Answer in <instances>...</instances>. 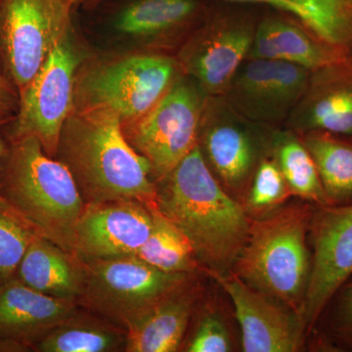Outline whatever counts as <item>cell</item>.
<instances>
[{
  "instance_id": "cell-8",
  "label": "cell",
  "mask_w": 352,
  "mask_h": 352,
  "mask_svg": "<svg viewBox=\"0 0 352 352\" xmlns=\"http://www.w3.org/2000/svg\"><path fill=\"white\" fill-rule=\"evenodd\" d=\"M258 19L243 6L208 8L173 55L183 75L208 96H222L249 56Z\"/></svg>"
},
{
  "instance_id": "cell-27",
  "label": "cell",
  "mask_w": 352,
  "mask_h": 352,
  "mask_svg": "<svg viewBox=\"0 0 352 352\" xmlns=\"http://www.w3.org/2000/svg\"><path fill=\"white\" fill-rule=\"evenodd\" d=\"M36 235L32 227L0 199V289L15 279L25 252Z\"/></svg>"
},
{
  "instance_id": "cell-2",
  "label": "cell",
  "mask_w": 352,
  "mask_h": 352,
  "mask_svg": "<svg viewBox=\"0 0 352 352\" xmlns=\"http://www.w3.org/2000/svg\"><path fill=\"white\" fill-rule=\"evenodd\" d=\"M56 159L71 173L85 205L134 200L157 208L151 166L129 144L113 113L74 109L60 134Z\"/></svg>"
},
{
  "instance_id": "cell-4",
  "label": "cell",
  "mask_w": 352,
  "mask_h": 352,
  "mask_svg": "<svg viewBox=\"0 0 352 352\" xmlns=\"http://www.w3.org/2000/svg\"><path fill=\"white\" fill-rule=\"evenodd\" d=\"M314 208L307 203L277 208L252 219L247 243L232 270L245 284L298 314L311 268L307 235Z\"/></svg>"
},
{
  "instance_id": "cell-20",
  "label": "cell",
  "mask_w": 352,
  "mask_h": 352,
  "mask_svg": "<svg viewBox=\"0 0 352 352\" xmlns=\"http://www.w3.org/2000/svg\"><path fill=\"white\" fill-rule=\"evenodd\" d=\"M198 296L189 279L153 305L126 328V351H178Z\"/></svg>"
},
{
  "instance_id": "cell-29",
  "label": "cell",
  "mask_w": 352,
  "mask_h": 352,
  "mask_svg": "<svg viewBox=\"0 0 352 352\" xmlns=\"http://www.w3.org/2000/svg\"><path fill=\"white\" fill-rule=\"evenodd\" d=\"M324 320L322 349L352 351V277L331 298L318 321Z\"/></svg>"
},
{
  "instance_id": "cell-21",
  "label": "cell",
  "mask_w": 352,
  "mask_h": 352,
  "mask_svg": "<svg viewBox=\"0 0 352 352\" xmlns=\"http://www.w3.org/2000/svg\"><path fill=\"white\" fill-rule=\"evenodd\" d=\"M87 277V264L39 235L28 247L16 274L25 286L72 302L82 298Z\"/></svg>"
},
{
  "instance_id": "cell-11",
  "label": "cell",
  "mask_w": 352,
  "mask_h": 352,
  "mask_svg": "<svg viewBox=\"0 0 352 352\" xmlns=\"http://www.w3.org/2000/svg\"><path fill=\"white\" fill-rule=\"evenodd\" d=\"M85 264L87 277L82 300L124 330L191 275L164 272L135 256Z\"/></svg>"
},
{
  "instance_id": "cell-28",
  "label": "cell",
  "mask_w": 352,
  "mask_h": 352,
  "mask_svg": "<svg viewBox=\"0 0 352 352\" xmlns=\"http://www.w3.org/2000/svg\"><path fill=\"white\" fill-rule=\"evenodd\" d=\"M291 190L272 157H264L254 173L244 207L248 214L261 217L283 205Z\"/></svg>"
},
{
  "instance_id": "cell-33",
  "label": "cell",
  "mask_w": 352,
  "mask_h": 352,
  "mask_svg": "<svg viewBox=\"0 0 352 352\" xmlns=\"http://www.w3.org/2000/svg\"><path fill=\"white\" fill-rule=\"evenodd\" d=\"M7 149H8V145L6 144V140H4L3 136H2L1 132H0V177H1L2 164H3ZM0 199L2 200L1 196H0Z\"/></svg>"
},
{
  "instance_id": "cell-16",
  "label": "cell",
  "mask_w": 352,
  "mask_h": 352,
  "mask_svg": "<svg viewBox=\"0 0 352 352\" xmlns=\"http://www.w3.org/2000/svg\"><path fill=\"white\" fill-rule=\"evenodd\" d=\"M284 126L298 134L352 135V53L310 72L305 94Z\"/></svg>"
},
{
  "instance_id": "cell-13",
  "label": "cell",
  "mask_w": 352,
  "mask_h": 352,
  "mask_svg": "<svg viewBox=\"0 0 352 352\" xmlns=\"http://www.w3.org/2000/svg\"><path fill=\"white\" fill-rule=\"evenodd\" d=\"M310 72L287 62L249 58L222 96L248 120L282 127L305 94Z\"/></svg>"
},
{
  "instance_id": "cell-26",
  "label": "cell",
  "mask_w": 352,
  "mask_h": 352,
  "mask_svg": "<svg viewBox=\"0 0 352 352\" xmlns=\"http://www.w3.org/2000/svg\"><path fill=\"white\" fill-rule=\"evenodd\" d=\"M152 212L151 233L134 256L164 272L192 274L199 263L186 236L157 208Z\"/></svg>"
},
{
  "instance_id": "cell-15",
  "label": "cell",
  "mask_w": 352,
  "mask_h": 352,
  "mask_svg": "<svg viewBox=\"0 0 352 352\" xmlns=\"http://www.w3.org/2000/svg\"><path fill=\"white\" fill-rule=\"evenodd\" d=\"M152 210L134 200L85 205L76 228L74 254L85 263L134 256L151 233Z\"/></svg>"
},
{
  "instance_id": "cell-34",
  "label": "cell",
  "mask_w": 352,
  "mask_h": 352,
  "mask_svg": "<svg viewBox=\"0 0 352 352\" xmlns=\"http://www.w3.org/2000/svg\"><path fill=\"white\" fill-rule=\"evenodd\" d=\"M87 1V0H68L69 4H71L72 7L78 6V4L82 3V2Z\"/></svg>"
},
{
  "instance_id": "cell-24",
  "label": "cell",
  "mask_w": 352,
  "mask_h": 352,
  "mask_svg": "<svg viewBox=\"0 0 352 352\" xmlns=\"http://www.w3.org/2000/svg\"><path fill=\"white\" fill-rule=\"evenodd\" d=\"M271 157L288 183L292 195L315 206L330 205L314 159L300 134L285 126L276 127L273 132Z\"/></svg>"
},
{
  "instance_id": "cell-6",
  "label": "cell",
  "mask_w": 352,
  "mask_h": 352,
  "mask_svg": "<svg viewBox=\"0 0 352 352\" xmlns=\"http://www.w3.org/2000/svg\"><path fill=\"white\" fill-rule=\"evenodd\" d=\"M208 97L196 80L182 74L152 110L122 124L129 144L149 162L156 184L198 144Z\"/></svg>"
},
{
  "instance_id": "cell-9",
  "label": "cell",
  "mask_w": 352,
  "mask_h": 352,
  "mask_svg": "<svg viewBox=\"0 0 352 352\" xmlns=\"http://www.w3.org/2000/svg\"><path fill=\"white\" fill-rule=\"evenodd\" d=\"M68 0H0V56L20 94L71 32Z\"/></svg>"
},
{
  "instance_id": "cell-31",
  "label": "cell",
  "mask_w": 352,
  "mask_h": 352,
  "mask_svg": "<svg viewBox=\"0 0 352 352\" xmlns=\"http://www.w3.org/2000/svg\"><path fill=\"white\" fill-rule=\"evenodd\" d=\"M9 78L0 71V124L12 117L19 107V96Z\"/></svg>"
},
{
  "instance_id": "cell-7",
  "label": "cell",
  "mask_w": 352,
  "mask_h": 352,
  "mask_svg": "<svg viewBox=\"0 0 352 352\" xmlns=\"http://www.w3.org/2000/svg\"><path fill=\"white\" fill-rule=\"evenodd\" d=\"M275 129L243 117L223 96L208 98L199 150L217 182L243 206L259 164L271 156Z\"/></svg>"
},
{
  "instance_id": "cell-5",
  "label": "cell",
  "mask_w": 352,
  "mask_h": 352,
  "mask_svg": "<svg viewBox=\"0 0 352 352\" xmlns=\"http://www.w3.org/2000/svg\"><path fill=\"white\" fill-rule=\"evenodd\" d=\"M182 75L173 55L152 51L92 62L76 74L74 109L113 113L127 124L152 110Z\"/></svg>"
},
{
  "instance_id": "cell-18",
  "label": "cell",
  "mask_w": 352,
  "mask_h": 352,
  "mask_svg": "<svg viewBox=\"0 0 352 352\" xmlns=\"http://www.w3.org/2000/svg\"><path fill=\"white\" fill-rule=\"evenodd\" d=\"M349 54L295 16L268 9L259 16L248 59L277 60L314 71Z\"/></svg>"
},
{
  "instance_id": "cell-32",
  "label": "cell",
  "mask_w": 352,
  "mask_h": 352,
  "mask_svg": "<svg viewBox=\"0 0 352 352\" xmlns=\"http://www.w3.org/2000/svg\"><path fill=\"white\" fill-rule=\"evenodd\" d=\"M27 351L24 347L12 344V342L0 340V352H23Z\"/></svg>"
},
{
  "instance_id": "cell-3",
  "label": "cell",
  "mask_w": 352,
  "mask_h": 352,
  "mask_svg": "<svg viewBox=\"0 0 352 352\" xmlns=\"http://www.w3.org/2000/svg\"><path fill=\"white\" fill-rule=\"evenodd\" d=\"M0 196L38 235L74 254L85 208L67 166L50 157L36 138L10 140L0 177Z\"/></svg>"
},
{
  "instance_id": "cell-17",
  "label": "cell",
  "mask_w": 352,
  "mask_h": 352,
  "mask_svg": "<svg viewBox=\"0 0 352 352\" xmlns=\"http://www.w3.org/2000/svg\"><path fill=\"white\" fill-rule=\"evenodd\" d=\"M208 10L201 0H133L120 11L115 25L145 51L175 55Z\"/></svg>"
},
{
  "instance_id": "cell-23",
  "label": "cell",
  "mask_w": 352,
  "mask_h": 352,
  "mask_svg": "<svg viewBox=\"0 0 352 352\" xmlns=\"http://www.w3.org/2000/svg\"><path fill=\"white\" fill-rule=\"evenodd\" d=\"M240 6H263L302 21L314 32L352 52V0H226Z\"/></svg>"
},
{
  "instance_id": "cell-19",
  "label": "cell",
  "mask_w": 352,
  "mask_h": 352,
  "mask_svg": "<svg viewBox=\"0 0 352 352\" xmlns=\"http://www.w3.org/2000/svg\"><path fill=\"white\" fill-rule=\"evenodd\" d=\"M76 314L75 302L44 295L15 278L0 289V340L32 351L46 333Z\"/></svg>"
},
{
  "instance_id": "cell-30",
  "label": "cell",
  "mask_w": 352,
  "mask_h": 352,
  "mask_svg": "<svg viewBox=\"0 0 352 352\" xmlns=\"http://www.w3.org/2000/svg\"><path fill=\"white\" fill-rule=\"evenodd\" d=\"M231 349L232 342L226 324L217 315L208 314L201 318L186 351L228 352Z\"/></svg>"
},
{
  "instance_id": "cell-10",
  "label": "cell",
  "mask_w": 352,
  "mask_h": 352,
  "mask_svg": "<svg viewBox=\"0 0 352 352\" xmlns=\"http://www.w3.org/2000/svg\"><path fill=\"white\" fill-rule=\"evenodd\" d=\"M80 56L71 32L54 46L32 82L19 94L10 140L36 138L50 157H56L60 134L74 110Z\"/></svg>"
},
{
  "instance_id": "cell-14",
  "label": "cell",
  "mask_w": 352,
  "mask_h": 352,
  "mask_svg": "<svg viewBox=\"0 0 352 352\" xmlns=\"http://www.w3.org/2000/svg\"><path fill=\"white\" fill-rule=\"evenodd\" d=\"M230 296L245 352L300 351L307 333L300 315L270 296L252 288L233 271L210 274Z\"/></svg>"
},
{
  "instance_id": "cell-25",
  "label": "cell",
  "mask_w": 352,
  "mask_h": 352,
  "mask_svg": "<svg viewBox=\"0 0 352 352\" xmlns=\"http://www.w3.org/2000/svg\"><path fill=\"white\" fill-rule=\"evenodd\" d=\"M126 331L100 321L69 317L36 342L39 352H111L126 351Z\"/></svg>"
},
{
  "instance_id": "cell-1",
  "label": "cell",
  "mask_w": 352,
  "mask_h": 352,
  "mask_svg": "<svg viewBox=\"0 0 352 352\" xmlns=\"http://www.w3.org/2000/svg\"><path fill=\"white\" fill-rule=\"evenodd\" d=\"M156 205L186 236L208 274L233 270L249 237L251 217L217 182L198 144L157 183Z\"/></svg>"
},
{
  "instance_id": "cell-12",
  "label": "cell",
  "mask_w": 352,
  "mask_h": 352,
  "mask_svg": "<svg viewBox=\"0 0 352 352\" xmlns=\"http://www.w3.org/2000/svg\"><path fill=\"white\" fill-rule=\"evenodd\" d=\"M309 235L311 268L298 314L307 335L336 292L352 277V204L315 206Z\"/></svg>"
},
{
  "instance_id": "cell-22",
  "label": "cell",
  "mask_w": 352,
  "mask_h": 352,
  "mask_svg": "<svg viewBox=\"0 0 352 352\" xmlns=\"http://www.w3.org/2000/svg\"><path fill=\"white\" fill-rule=\"evenodd\" d=\"M307 148L329 204H352V135L315 131L300 134Z\"/></svg>"
}]
</instances>
